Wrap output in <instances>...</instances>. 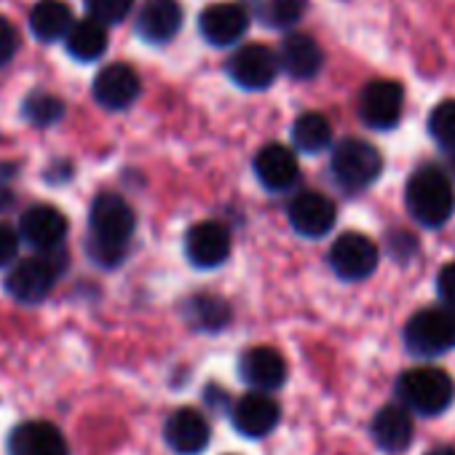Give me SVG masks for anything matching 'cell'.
Here are the masks:
<instances>
[{"instance_id": "cell-21", "label": "cell", "mask_w": 455, "mask_h": 455, "mask_svg": "<svg viewBox=\"0 0 455 455\" xmlns=\"http://www.w3.org/2000/svg\"><path fill=\"white\" fill-rule=\"evenodd\" d=\"M370 434L375 439V444L386 452H402L410 447L412 436H415V423L410 410L399 402V404H386L375 412L372 423H370Z\"/></svg>"}, {"instance_id": "cell-30", "label": "cell", "mask_w": 455, "mask_h": 455, "mask_svg": "<svg viewBox=\"0 0 455 455\" xmlns=\"http://www.w3.org/2000/svg\"><path fill=\"white\" fill-rule=\"evenodd\" d=\"M92 20L102 25H118L129 17L134 0H84Z\"/></svg>"}, {"instance_id": "cell-3", "label": "cell", "mask_w": 455, "mask_h": 455, "mask_svg": "<svg viewBox=\"0 0 455 455\" xmlns=\"http://www.w3.org/2000/svg\"><path fill=\"white\" fill-rule=\"evenodd\" d=\"M399 402L418 415H439L455 399L452 378L439 367H415L399 375L396 380Z\"/></svg>"}, {"instance_id": "cell-18", "label": "cell", "mask_w": 455, "mask_h": 455, "mask_svg": "<svg viewBox=\"0 0 455 455\" xmlns=\"http://www.w3.org/2000/svg\"><path fill=\"white\" fill-rule=\"evenodd\" d=\"M182 28V6L177 0H145L140 17H137V33L150 46L169 44Z\"/></svg>"}, {"instance_id": "cell-5", "label": "cell", "mask_w": 455, "mask_h": 455, "mask_svg": "<svg viewBox=\"0 0 455 455\" xmlns=\"http://www.w3.org/2000/svg\"><path fill=\"white\" fill-rule=\"evenodd\" d=\"M62 268H65L62 250H52V252H41L38 258L20 260L6 276V292L14 300L28 303V306L41 303L57 284Z\"/></svg>"}, {"instance_id": "cell-20", "label": "cell", "mask_w": 455, "mask_h": 455, "mask_svg": "<svg viewBox=\"0 0 455 455\" xmlns=\"http://www.w3.org/2000/svg\"><path fill=\"white\" fill-rule=\"evenodd\" d=\"M255 174L263 182V188H268L274 193H282V190H290L298 182L300 166H298L295 153L287 145L271 142V145H263L258 150V156H255Z\"/></svg>"}, {"instance_id": "cell-29", "label": "cell", "mask_w": 455, "mask_h": 455, "mask_svg": "<svg viewBox=\"0 0 455 455\" xmlns=\"http://www.w3.org/2000/svg\"><path fill=\"white\" fill-rule=\"evenodd\" d=\"M428 132L439 148H444V150L455 148V100H444L431 110Z\"/></svg>"}, {"instance_id": "cell-8", "label": "cell", "mask_w": 455, "mask_h": 455, "mask_svg": "<svg viewBox=\"0 0 455 455\" xmlns=\"http://www.w3.org/2000/svg\"><path fill=\"white\" fill-rule=\"evenodd\" d=\"M279 70H282L279 54H274L266 44H247L228 62V76H231L236 86L247 92L268 89L276 81Z\"/></svg>"}, {"instance_id": "cell-14", "label": "cell", "mask_w": 455, "mask_h": 455, "mask_svg": "<svg viewBox=\"0 0 455 455\" xmlns=\"http://www.w3.org/2000/svg\"><path fill=\"white\" fill-rule=\"evenodd\" d=\"M335 217H338L335 204L316 190L298 193L290 204V222H292L295 231L306 239L327 236L335 225Z\"/></svg>"}, {"instance_id": "cell-31", "label": "cell", "mask_w": 455, "mask_h": 455, "mask_svg": "<svg viewBox=\"0 0 455 455\" xmlns=\"http://www.w3.org/2000/svg\"><path fill=\"white\" fill-rule=\"evenodd\" d=\"M17 44H20V38H17L14 25H12L6 17H0V68L9 65V62L14 60V54H17Z\"/></svg>"}, {"instance_id": "cell-9", "label": "cell", "mask_w": 455, "mask_h": 455, "mask_svg": "<svg viewBox=\"0 0 455 455\" xmlns=\"http://www.w3.org/2000/svg\"><path fill=\"white\" fill-rule=\"evenodd\" d=\"M402 108H404V89L399 81L380 78L362 89L359 116L375 132H391L402 118Z\"/></svg>"}, {"instance_id": "cell-1", "label": "cell", "mask_w": 455, "mask_h": 455, "mask_svg": "<svg viewBox=\"0 0 455 455\" xmlns=\"http://www.w3.org/2000/svg\"><path fill=\"white\" fill-rule=\"evenodd\" d=\"M134 209L116 193H102L94 198L89 212V252L92 258L113 268L126 258L129 239L134 234Z\"/></svg>"}, {"instance_id": "cell-17", "label": "cell", "mask_w": 455, "mask_h": 455, "mask_svg": "<svg viewBox=\"0 0 455 455\" xmlns=\"http://www.w3.org/2000/svg\"><path fill=\"white\" fill-rule=\"evenodd\" d=\"M239 372L258 391H276L287 383V359L271 346H255L242 354Z\"/></svg>"}, {"instance_id": "cell-28", "label": "cell", "mask_w": 455, "mask_h": 455, "mask_svg": "<svg viewBox=\"0 0 455 455\" xmlns=\"http://www.w3.org/2000/svg\"><path fill=\"white\" fill-rule=\"evenodd\" d=\"M306 12V0H266L258 9V17L268 28H290L295 25Z\"/></svg>"}, {"instance_id": "cell-2", "label": "cell", "mask_w": 455, "mask_h": 455, "mask_svg": "<svg viewBox=\"0 0 455 455\" xmlns=\"http://www.w3.org/2000/svg\"><path fill=\"white\" fill-rule=\"evenodd\" d=\"M404 201L410 214L426 225V228H439L444 225L452 212H455V190L450 177L439 166H423L418 169L407 188H404Z\"/></svg>"}, {"instance_id": "cell-4", "label": "cell", "mask_w": 455, "mask_h": 455, "mask_svg": "<svg viewBox=\"0 0 455 455\" xmlns=\"http://www.w3.org/2000/svg\"><path fill=\"white\" fill-rule=\"evenodd\" d=\"M404 343L415 356L431 359L455 348V306H431L410 316Z\"/></svg>"}, {"instance_id": "cell-13", "label": "cell", "mask_w": 455, "mask_h": 455, "mask_svg": "<svg viewBox=\"0 0 455 455\" xmlns=\"http://www.w3.org/2000/svg\"><path fill=\"white\" fill-rule=\"evenodd\" d=\"M20 234L38 252L62 250V242L68 236V220H65V214L60 209H54L49 204H38V206H30L22 214Z\"/></svg>"}, {"instance_id": "cell-33", "label": "cell", "mask_w": 455, "mask_h": 455, "mask_svg": "<svg viewBox=\"0 0 455 455\" xmlns=\"http://www.w3.org/2000/svg\"><path fill=\"white\" fill-rule=\"evenodd\" d=\"M436 292L447 306H455V263L442 266V271L436 276Z\"/></svg>"}, {"instance_id": "cell-15", "label": "cell", "mask_w": 455, "mask_h": 455, "mask_svg": "<svg viewBox=\"0 0 455 455\" xmlns=\"http://www.w3.org/2000/svg\"><path fill=\"white\" fill-rule=\"evenodd\" d=\"M140 89L142 84H140L137 70L124 62L102 68L94 78V100L105 110H126L129 105L137 102Z\"/></svg>"}, {"instance_id": "cell-12", "label": "cell", "mask_w": 455, "mask_h": 455, "mask_svg": "<svg viewBox=\"0 0 455 455\" xmlns=\"http://www.w3.org/2000/svg\"><path fill=\"white\" fill-rule=\"evenodd\" d=\"M231 420L239 434H244L250 439H260V436H268L279 426L282 407L276 404V399L268 396V391L255 388L252 394H244L242 399L234 402Z\"/></svg>"}, {"instance_id": "cell-35", "label": "cell", "mask_w": 455, "mask_h": 455, "mask_svg": "<svg viewBox=\"0 0 455 455\" xmlns=\"http://www.w3.org/2000/svg\"><path fill=\"white\" fill-rule=\"evenodd\" d=\"M447 166L452 169V174H455V148H450L447 150Z\"/></svg>"}, {"instance_id": "cell-10", "label": "cell", "mask_w": 455, "mask_h": 455, "mask_svg": "<svg viewBox=\"0 0 455 455\" xmlns=\"http://www.w3.org/2000/svg\"><path fill=\"white\" fill-rule=\"evenodd\" d=\"M250 28V14L242 4H214L206 6L198 17V30L209 46L225 49L244 38Z\"/></svg>"}, {"instance_id": "cell-23", "label": "cell", "mask_w": 455, "mask_h": 455, "mask_svg": "<svg viewBox=\"0 0 455 455\" xmlns=\"http://www.w3.org/2000/svg\"><path fill=\"white\" fill-rule=\"evenodd\" d=\"M70 28H73V12L62 0H41L30 12V30L44 44H54L65 38Z\"/></svg>"}, {"instance_id": "cell-6", "label": "cell", "mask_w": 455, "mask_h": 455, "mask_svg": "<svg viewBox=\"0 0 455 455\" xmlns=\"http://www.w3.org/2000/svg\"><path fill=\"white\" fill-rule=\"evenodd\" d=\"M380 169H383V158L378 148L364 140L351 137L332 150V174L338 185L346 190H362L372 185L380 177Z\"/></svg>"}, {"instance_id": "cell-19", "label": "cell", "mask_w": 455, "mask_h": 455, "mask_svg": "<svg viewBox=\"0 0 455 455\" xmlns=\"http://www.w3.org/2000/svg\"><path fill=\"white\" fill-rule=\"evenodd\" d=\"M9 455H70V450L57 426L25 420L9 434Z\"/></svg>"}, {"instance_id": "cell-25", "label": "cell", "mask_w": 455, "mask_h": 455, "mask_svg": "<svg viewBox=\"0 0 455 455\" xmlns=\"http://www.w3.org/2000/svg\"><path fill=\"white\" fill-rule=\"evenodd\" d=\"M332 140V124L322 113H303L292 124V142L300 153H322Z\"/></svg>"}, {"instance_id": "cell-16", "label": "cell", "mask_w": 455, "mask_h": 455, "mask_svg": "<svg viewBox=\"0 0 455 455\" xmlns=\"http://www.w3.org/2000/svg\"><path fill=\"white\" fill-rule=\"evenodd\" d=\"M164 436H166V444L177 455H198L209 447L212 428H209V420L198 410L182 407L169 415L164 426Z\"/></svg>"}, {"instance_id": "cell-34", "label": "cell", "mask_w": 455, "mask_h": 455, "mask_svg": "<svg viewBox=\"0 0 455 455\" xmlns=\"http://www.w3.org/2000/svg\"><path fill=\"white\" fill-rule=\"evenodd\" d=\"M426 455H455V447H452V444H436V447H431Z\"/></svg>"}, {"instance_id": "cell-7", "label": "cell", "mask_w": 455, "mask_h": 455, "mask_svg": "<svg viewBox=\"0 0 455 455\" xmlns=\"http://www.w3.org/2000/svg\"><path fill=\"white\" fill-rule=\"evenodd\" d=\"M378 260H380L378 244L359 231H348L338 236L330 250V266L343 282H362L372 276V271L378 268Z\"/></svg>"}, {"instance_id": "cell-27", "label": "cell", "mask_w": 455, "mask_h": 455, "mask_svg": "<svg viewBox=\"0 0 455 455\" xmlns=\"http://www.w3.org/2000/svg\"><path fill=\"white\" fill-rule=\"evenodd\" d=\"M22 116L38 126V129H46V126H54L57 121H62L65 116V102L49 92H33L25 105H22Z\"/></svg>"}, {"instance_id": "cell-11", "label": "cell", "mask_w": 455, "mask_h": 455, "mask_svg": "<svg viewBox=\"0 0 455 455\" xmlns=\"http://www.w3.org/2000/svg\"><path fill=\"white\" fill-rule=\"evenodd\" d=\"M185 255L196 268H217L231 255V234L222 222H196L185 236Z\"/></svg>"}, {"instance_id": "cell-26", "label": "cell", "mask_w": 455, "mask_h": 455, "mask_svg": "<svg viewBox=\"0 0 455 455\" xmlns=\"http://www.w3.org/2000/svg\"><path fill=\"white\" fill-rule=\"evenodd\" d=\"M188 316L198 330H222L228 322H231V308H228L225 300L212 298V295H196L188 303Z\"/></svg>"}, {"instance_id": "cell-32", "label": "cell", "mask_w": 455, "mask_h": 455, "mask_svg": "<svg viewBox=\"0 0 455 455\" xmlns=\"http://www.w3.org/2000/svg\"><path fill=\"white\" fill-rule=\"evenodd\" d=\"M20 236L22 234H17L12 225L0 222V268L9 266L17 258V252H20Z\"/></svg>"}, {"instance_id": "cell-22", "label": "cell", "mask_w": 455, "mask_h": 455, "mask_svg": "<svg viewBox=\"0 0 455 455\" xmlns=\"http://www.w3.org/2000/svg\"><path fill=\"white\" fill-rule=\"evenodd\" d=\"M279 65L287 76L292 78H314L322 65H324V57H322V49L319 44L306 36V33H292L282 41V49H279Z\"/></svg>"}, {"instance_id": "cell-24", "label": "cell", "mask_w": 455, "mask_h": 455, "mask_svg": "<svg viewBox=\"0 0 455 455\" xmlns=\"http://www.w3.org/2000/svg\"><path fill=\"white\" fill-rule=\"evenodd\" d=\"M108 25L97 22V20H78L73 22L70 33L65 36L68 52L70 57H76L78 62H94L105 54L108 49Z\"/></svg>"}]
</instances>
